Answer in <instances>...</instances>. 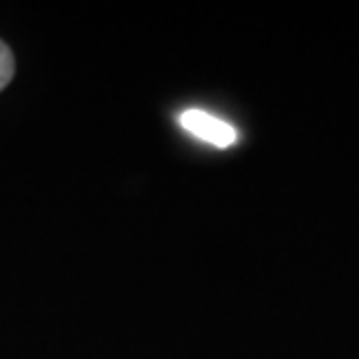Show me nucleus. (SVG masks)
I'll use <instances>...</instances> for the list:
<instances>
[{
	"mask_svg": "<svg viewBox=\"0 0 359 359\" xmlns=\"http://www.w3.org/2000/svg\"><path fill=\"white\" fill-rule=\"evenodd\" d=\"M180 126L198 140L210 142L215 147H231L238 140V131L229 124V121L215 117V114L205 110H184L180 114Z\"/></svg>",
	"mask_w": 359,
	"mask_h": 359,
	"instance_id": "f257e3e1",
	"label": "nucleus"
},
{
	"mask_svg": "<svg viewBox=\"0 0 359 359\" xmlns=\"http://www.w3.org/2000/svg\"><path fill=\"white\" fill-rule=\"evenodd\" d=\"M14 77V56L12 49L0 40V91H3L7 84L12 82Z\"/></svg>",
	"mask_w": 359,
	"mask_h": 359,
	"instance_id": "f03ea898",
	"label": "nucleus"
}]
</instances>
